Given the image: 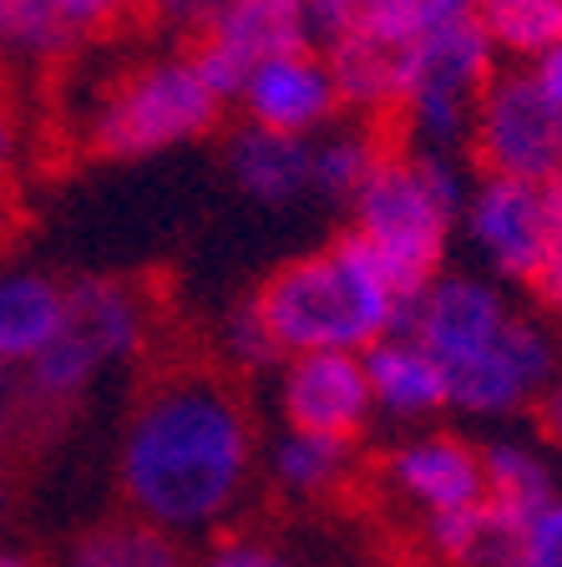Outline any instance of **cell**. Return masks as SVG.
Segmentation results:
<instances>
[{
  "mask_svg": "<svg viewBox=\"0 0 562 567\" xmlns=\"http://www.w3.org/2000/svg\"><path fill=\"white\" fill-rule=\"evenodd\" d=\"M274 395H279L284 431H309V436L360 441V431L375 415L365 354H345V350L289 354Z\"/></svg>",
  "mask_w": 562,
  "mask_h": 567,
  "instance_id": "8",
  "label": "cell"
},
{
  "mask_svg": "<svg viewBox=\"0 0 562 567\" xmlns=\"http://www.w3.org/2000/svg\"><path fill=\"white\" fill-rule=\"evenodd\" d=\"M507 324H512V309L502 305V295L467 274H441L400 309V334L431 350L441 370L481 354Z\"/></svg>",
  "mask_w": 562,
  "mask_h": 567,
  "instance_id": "10",
  "label": "cell"
},
{
  "mask_svg": "<svg viewBox=\"0 0 562 567\" xmlns=\"http://www.w3.org/2000/svg\"><path fill=\"white\" fill-rule=\"evenodd\" d=\"M153 309L142 289L122 279H82L71 284L67 319L57 340L35 354V365L21 375L16 401L25 411H71L96 390V380L112 365H127L147 344Z\"/></svg>",
  "mask_w": 562,
  "mask_h": 567,
  "instance_id": "4",
  "label": "cell"
},
{
  "mask_svg": "<svg viewBox=\"0 0 562 567\" xmlns=\"http://www.w3.org/2000/svg\"><path fill=\"white\" fill-rule=\"evenodd\" d=\"M203 41L254 76L264 61L309 51V11L305 0H234Z\"/></svg>",
  "mask_w": 562,
  "mask_h": 567,
  "instance_id": "16",
  "label": "cell"
},
{
  "mask_svg": "<svg viewBox=\"0 0 562 567\" xmlns=\"http://www.w3.org/2000/svg\"><path fill=\"white\" fill-rule=\"evenodd\" d=\"M481 507H487V527L467 567H562V496L532 512H507L497 502Z\"/></svg>",
  "mask_w": 562,
  "mask_h": 567,
  "instance_id": "19",
  "label": "cell"
},
{
  "mask_svg": "<svg viewBox=\"0 0 562 567\" xmlns=\"http://www.w3.org/2000/svg\"><path fill=\"white\" fill-rule=\"evenodd\" d=\"M248 305L264 319L274 350L289 360V354L319 350H375L400 330L406 299L386 284V274L370 264V254L350 234H340L329 248L279 264L254 289Z\"/></svg>",
  "mask_w": 562,
  "mask_h": 567,
  "instance_id": "2",
  "label": "cell"
},
{
  "mask_svg": "<svg viewBox=\"0 0 562 567\" xmlns=\"http://www.w3.org/2000/svg\"><path fill=\"white\" fill-rule=\"evenodd\" d=\"M264 476L279 496L289 502H329L355 482V441L335 436H309V431H284L269 451H264Z\"/></svg>",
  "mask_w": 562,
  "mask_h": 567,
  "instance_id": "18",
  "label": "cell"
},
{
  "mask_svg": "<svg viewBox=\"0 0 562 567\" xmlns=\"http://www.w3.org/2000/svg\"><path fill=\"white\" fill-rule=\"evenodd\" d=\"M71 284L41 269H0V375H25L57 340Z\"/></svg>",
  "mask_w": 562,
  "mask_h": 567,
  "instance_id": "13",
  "label": "cell"
},
{
  "mask_svg": "<svg viewBox=\"0 0 562 567\" xmlns=\"http://www.w3.org/2000/svg\"><path fill=\"white\" fill-rule=\"evenodd\" d=\"M390 6H396V31L410 41H431L436 31L477 21V0H390Z\"/></svg>",
  "mask_w": 562,
  "mask_h": 567,
  "instance_id": "26",
  "label": "cell"
},
{
  "mask_svg": "<svg viewBox=\"0 0 562 567\" xmlns=\"http://www.w3.org/2000/svg\"><path fill=\"white\" fill-rule=\"evenodd\" d=\"M538 82H542V92H548L552 102L562 106V47L542 56V66H538Z\"/></svg>",
  "mask_w": 562,
  "mask_h": 567,
  "instance_id": "32",
  "label": "cell"
},
{
  "mask_svg": "<svg viewBox=\"0 0 562 567\" xmlns=\"http://www.w3.org/2000/svg\"><path fill=\"white\" fill-rule=\"evenodd\" d=\"M47 6H51V16H57V21L67 25L71 41H76V35L102 31V25L117 21L127 0H47Z\"/></svg>",
  "mask_w": 562,
  "mask_h": 567,
  "instance_id": "28",
  "label": "cell"
},
{
  "mask_svg": "<svg viewBox=\"0 0 562 567\" xmlns=\"http://www.w3.org/2000/svg\"><path fill=\"white\" fill-rule=\"evenodd\" d=\"M522 289L532 295V305L562 319V177L548 183V234H542V254L532 264V274L522 279Z\"/></svg>",
  "mask_w": 562,
  "mask_h": 567,
  "instance_id": "24",
  "label": "cell"
},
{
  "mask_svg": "<svg viewBox=\"0 0 562 567\" xmlns=\"http://www.w3.org/2000/svg\"><path fill=\"white\" fill-rule=\"evenodd\" d=\"M558 375H562L558 344H552L532 319L512 315V324H507L487 350L446 370V385H451V411L512 415V411H532V401H538Z\"/></svg>",
  "mask_w": 562,
  "mask_h": 567,
  "instance_id": "7",
  "label": "cell"
},
{
  "mask_svg": "<svg viewBox=\"0 0 562 567\" xmlns=\"http://www.w3.org/2000/svg\"><path fill=\"white\" fill-rule=\"evenodd\" d=\"M258 431L248 401L223 370H163L132 401L117 436L122 512L173 532L183 543H208L254 492Z\"/></svg>",
  "mask_w": 562,
  "mask_h": 567,
  "instance_id": "1",
  "label": "cell"
},
{
  "mask_svg": "<svg viewBox=\"0 0 562 567\" xmlns=\"http://www.w3.org/2000/svg\"><path fill=\"white\" fill-rule=\"evenodd\" d=\"M380 153H396V147H386L375 132L325 142V147H315V188L325 193V198L355 203V193L365 188V177H370V167L380 163Z\"/></svg>",
  "mask_w": 562,
  "mask_h": 567,
  "instance_id": "22",
  "label": "cell"
},
{
  "mask_svg": "<svg viewBox=\"0 0 562 567\" xmlns=\"http://www.w3.org/2000/svg\"><path fill=\"white\" fill-rule=\"evenodd\" d=\"M193 567H305L279 537H264V532H218L193 553Z\"/></svg>",
  "mask_w": 562,
  "mask_h": 567,
  "instance_id": "23",
  "label": "cell"
},
{
  "mask_svg": "<svg viewBox=\"0 0 562 567\" xmlns=\"http://www.w3.org/2000/svg\"><path fill=\"white\" fill-rule=\"evenodd\" d=\"M457 188L436 157L421 153H380L365 188L355 193V224L345 234L370 254L400 299H416L431 279H441L446 234H451Z\"/></svg>",
  "mask_w": 562,
  "mask_h": 567,
  "instance_id": "3",
  "label": "cell"
},
{
  "mask_svg": "<svg viewBox=\"0 0 562 567\" xmlns=\"http://www.w3.org/2000/svg\"><path fill=\"white\" fill-rule=\"evenodd\" d=\"M532 425H538V436L548 441V446H558L562 451V375L552 380L548 390H542L538 401H532Z\"/></svg>",
  "mask_w": 562,
  "mask_h": 567,
  "instance_id": "30",
  "label": "cell"
},
{
  "mask_svg": "<svg viewBox=\"0 0 562 567\" xmlns=\"http://www.w3.org/2000/svg\"><path fill=\"white\" fill-rule=\"evenodd\" d=\"M228 173L254 203L284 208L315 188V147L305 137H284L269 127H244L228 142Z\"/></svg>",
  "mask_w": 562,
  "mask_h": 567,
  "instance_id": "17",
  "label": "cell"
},
{
  "mask_svg": "<svg viewBox=\"0 0 562 567\" xmlns=\"http://www.w3.org/2000/svg\"><path fill=\"white\" fill-rule=\"evenodd\" d=\"M481 472H487V502H497L507 512H532L558 496L548 461L532 446H517V441H487L481 446Z\"/></svg>",
  "mask_w": 562,
  "mask_h": 567,
  "instance_id": "20",
  "label": "cell"
},
{
  "mask_svg": "<svg viewBox=\"0 0 562 567\" xmlns=\"http://www.w3.org/2000/svg\"><path fill=\"white\" fill-rule=\"evenodd\" d=\"M365 375H370L375 411L390 421H431V415L451 411V385H446L441 360L400 330L375 350H365Z\"/></svg>",
  "mask_w": 562,
  "mask_h": 567,
  "instance_id": "14",
  "label": "cell"
},
{
  "mask_svg": "<svg viewBox=\"0 0 562 567\" xmlns=\"http://www.w3.org/2000/svg\"><path fill=\"white\" fill-rule=\"evenodd\" d=\"M477 21L507 51H558L562 47V0H477Z\"/></svg>",
  "mask_w": 562,
  "mask_h": 567,
  "instance_id": "21",
  "label": "cell"
},
{
  "mask_svg": "<svg viewBox=\"0 0 562 567\" xmlns=\"http://www.w3.org/2000/svg\"><path fill=\"white\" fill-rule=\"evenodd\" d=\"M238 102H244L248 127H269L284 137H305L340 112L335 76L315 51H294V56H274L254 66Z\"/></svg>",
  "mask_w": 562,
  "mask_h": 567,
  "instance_id": "11",
  "label": "cell"
},
{
  "mask_svg": "<svg viewBox=\"0 0 562 567\" xmlns=\"http://www.w3.org/2000/svg\"><path fill=\"white\" fill-rule=\"evenodd\" d=\"M16 147H21V122H16L11 102L0 96V177L11 173V163H16Z\"/></svg>",
  "mask_w": 562,
  "mask_h": 567,
  "instance_id": "31",
  "label": "cell"
},
{
  "mask_svg": "<svg viewBox=\"0 0 562 567\" xmlns=\"http://www.w3.org/2000/svg\"><path fill=\"white\" fill-rule=\"evenodd\" d=\"M0 567H41V563L25 557V553H16V547H0Z\"/></svg>",
  "mask_w": 562,
  "mask_h": 567,
  "instance_id": "33",
  "label": "cell"
},
{
  "mask_svg": "<svg viewBox=\"0 0 562 567\" xmlns=\"http://www.w3.org/2000/svg\"><path fill=\"white\" fill-rule=\"evenodd\" d=\"M51 567H193V547L132 512H117L71 532Z\"/></svg>",
  "mask_w": 562,
  "mask_h": 567,
  "instance_id": "15",
  "label": "cell"
},
{
  "mask_svg": "<svg viewBox=\"0 0 562 567\" xmlns=\"http://www.w3.org/2000/svg\"><path fill=\"white\" fill-rule=\"evenodd\" d=\"M223 96L198 76L193 56H163L127 71L92 117V147L117 163L167 153L177 142L213 132L223 117Z\"/></svg>",
  "mask_w": 562,
  "mask_h": 567,
  "instance_id": "5",
  "label": "cell"
},
{
  "mask_svg": "<svg viewBox=\"0 0 562 567\" xmlns=\"http://www.w3.org/2000/svg\"><path fill=\"white\" fill-rule=\"evenodd\" d=\"M380 486L406 512H416V522L477 507L481 496H487L481 446L451 436V431H426V436L396 441L380 456Z\"/></svg>",
  "mask_w": 562,
  "mask_h": 567,
  "instance_id": "9",
  "label": "cell"
},
{
  "mask_svg": "<svg viewBox=\"0 0 562 567\" xmlns=\"http://www.w3.org/2000/svg\"><path fill=\"white\" fill-rule=\"evenodd\" d=\"M467 147L477 177H562V106L528 71H497L471 106Z\"/></svg>",
  "mask_w": 562,
  "mask_h": 567,
  "instance_id": "6",
  "label": "cell"
},
{
  "mask_svg": "<svg viewBox=\"0 0 562 567\" xmlns=\"http://www.w3.org/2000/svg\"><path fill=\"white\" fill-rule=\"evenodd\" d=\"M228 6H234V0H153V16L173 35H193V41H203V35L223 21Z\"/></svg>",
  "mask_w": 562,
  "mask_h": 567,
  "instance_id": "27",
  "label": "cell"
},
{
  "mask_svg": "<svg viewBox=\"0 0 562 567\" xmlns=\"http://www.w3.org/2000/svg\"><path fill=\"white\" fill-rule=\"evenodd\" d=\"M548 183L481 177L477 198H471V228H477V238L487 244L497 269L517 284L528 279L542 254V234H548Z\"/></svg>",
  "mask_w": 562,
  "mask_h": 567,
  "instance_id": "12",
  "label": "cell"
},
{
  "mask_svg": "<svg viewBox=\"0 0 562 567\" xmlns=\"http://www.w3.org/2000/svg\"><path fill=\"white\" fill-rule=\"evenodd\" d=\"M223 360L234 370H264L279 360V350H274L264 319L254 315V305H238L228 315V324H223Z\"/></svg>",
  "mask_w": 562,
  "mask_h": 567,
  "instance_id": "25",
  "label": "cell"
},
{
  "mask_svg": "<svg viewBox=\"0 0 562 567\" xmlns=\"http://www.w3.org/2000/svg\"><path fill=\"white\" fill-rule=\"evenodd\" d=\"M11 431H16V390L0 380V522L11 507Z\"/></svg>",
  "mask_w": 562,
  "mask_h": 567,
  "instance_id": "29",
  "label": "cell"
}]
</instances>
